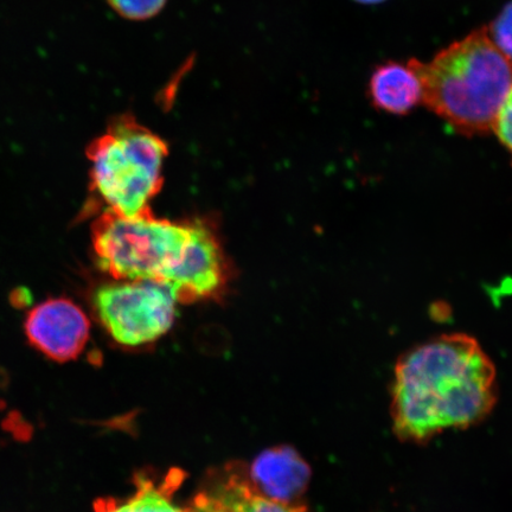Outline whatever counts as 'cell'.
I'll return each mask as SVG.
<instances>
[{"label":"cell","mask_w":512,"mask_h":512,"mask_svg":"<svg viewBox=\"0 0 512 512\" xmlns=\"http://www.w3.org/2000/svg\"><path fill=\"white\" fill-rule=\"evenodd\" d=\"M496 401L495 364L476 339L441 335L416 345L396 363L393 430L401 440L424 443L451 428L478 424Z\"/></svg>","instance_id":"cell-1"},{"label":"cell","mask_w":512,"mask_h":512,"mask_svg":"<svg viewBox=\"0 0 512 512\" xmlns=\"http://www.w3.org/2000/svg\"><path fill=\"white\" fill-rule=\"evenodd\" d=\"M418 74L422 102L464 136L490 133L512 89V61L491 41L488 28L472 31L430 62H408Z\"/></svg>","instance_id":"cell-2"},{"label":"cell","mask_w":512,"mask_h":512,"mask_svg":"<svg viewBox=\"0 0 512 512\" xmlns=\"http://www.w3.org/2000/svg\"><path fill=\"white\" fill-rule=\"evenodd\" d=\"M168 156V143L133 114L115 115L87 147L93 187L106 209L124 216L151 210L150 202L163 188Z\"/></svg>","instance_id":"cell-3"},{"label":"cell","mask_w":512,"mask_h":512,"mask_svg":"<svg viewBox=\"0 0 512 512\" xmlns=\"http://www.w3.org/2000/svg\"><path fill=\"white\" fill-rule=\"evenodd\" d=\"M194 233V223L158 219L151 210L124 216L105 209L92 227L96 262L118 281L166 283L181 265Z\"/></svg>","instance_id":"cell-4"},{"label":"cell","mask_w":512,"mask_h":512,"mask_svg":"<svg viewBox=\"0 0 512 512\" xmlns=\"http://www.w3.org/2000/svg\"><path fill=\"white\" fill-rule=\"evenodd\" d=\"M177 300L160 281H118L94 293L96 317L114 342L138 348L155 343L172 328Z\"/></svg>","instance_id":"cell-5"},{"label":"cell","mask_w":512,"mask_h":512,"mask_svg":"<svg viewBox=\"0 0 512 512\" xmlns=\"http://www.w3.org/2000/svg\"><path fill=\"white\" fill-rule=\"evenodd\" d=\"M29 342L56 362H69L85 350L91 322L79 305L66 298L50 299L35 307L25 322Z\"/></svg>","instance_id":"cell-6"},{"label":"cell","mask_w":512,"mask_h":512,"mask_svg":"<svg viewBox=\"0 0 512 512\" xmlns=\"http://www.w3.org/2000/svg\"><path fill=\"white\" fill-rule=\"evenodd\" d=\"M227 283L228 264L219 239L203 223H194L187 254L164 284L178 304H192L219 296Z\"/></svg>","instance_id":"cell-7"},{"label":"cell","mask_w":512,"mask_h":512,"mask_svg":"<svg viewBox=\"0 0 512 512\" xmlns=\"http://www.w3.org/2000/svg\"><path fill=\"white\" fill-rule=\"evenodd\" d=\"M188 512H309L299 503H280L261 495L245 466L229 464L211 473Z\"/></svg>","instance_id":"cell-8"},{"label":"cell","mask_w":512,"mask_h":512,"mask_svg":"<svg viewBox=\"0 0 512 512\" xmlns=\"http://www.w3.org/2000/svg\"><path fill=\"white\" fill-rule=\"evenodd\" d=\"M254 488L280 503H297L309 488L310 465L290 446L268 448L254 459L248 471Z\"/></svg>","instance_id":"cell-9"},{"label":"cell","mask_w":512,"mask_h":512,"mask_svg":"<svg viewBox=\"0 0 512 512\" xmlns=\"http://www.w3.org/2000/svg\"><path fill=\"white\" fill-rule=\"evenodd\" d=\"M187 478V473L172 467L163 478L144 470L133 476L136 491L124 499L102 497L94 502V512H188L175 502L176 492Z\"/></svg>","instance_id":"cell-10"},{"label":"cell","mask_w":512,"mask_h":512,"mask_svg":"<svg viewBox=\"0 0 512 512\" xmlns=\"http://www.w3.org/2000/svg\"><path fill=\"white\" fill-rule=\"evenodd\" d=\"M369 89L373 105L390 114H407L422 102L421 82L409 63L382 64L371 75Z\"/></svg>","instance_id":"cell-11"},{"label":"cell","mask_w":512,"mask_h":512,"mask_svg":"<svg viewBox=\"0 0 512 512\" xmlns=\"http://www.w3.org/2000/svg\"><path fill=\"white\" fill-rule=\"evenodd\" d=\"M169 0H107L111 9L131 22H145L157 17Z\"/></svg>","instance_id":"cell-12"},{"label":"cell","mask_w":512,"mask_h":512,"mask_svg":"<svg viewBox=\"0 0 512 512\" xmlns=\"http://www.w3.org/2000/svg\"><path fill=\"white\" fill-rule=\"evenodd\" d=\"M488 32L499 51L512 61V2L492 22Z\"/></svg>","instance_id":"cell-13"},{"label":"cell","mask_w":512,"mask_h":512,"mask_svg":"<svg viewBox=\"0 0 512 512\" xmlns=\"http://www.w3.org/2000/svg\"><path fill=\"white\" fill-rule=\"evenodd\" d=\"M492 132L512 157V89L497 114Z\"/></svg>","instance_id":"cell-14"},{"label":"cell","mask_w":512,"mask_h":512,"mask_svg":"<svg viewBox=\"0 0 512 512\" xmlns=\"http://www.w3.org/2000/svg\"><path fill=\"white\" fill-rule=\"evenodd\" d=\"M357 2L366 3V4H375V3L382 2V0H357Z\"/></svg>","instance_id":"cell-15"}]
</instances>
